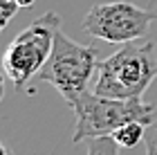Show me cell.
Returning a JSON list of instances; mask_svg holds the SVG:
<instances>
[{"mask_svg": "<svg viewBox=\"0 0 157 155\" xmlns=\"http://www.w3.org/2000/svg\"><path fill=\"white\" fill-rule=\"evenodd\" d=\"M157 79V52L151 41L126 43L108 59L99 61L94 92L115 99H141Z\"/></svg>", "mask_w": 157, "mask_h": 155, "instance_id": "cell-1", "label": "cell"}, {"mask_svg": "<svg viewBox=\"0 0 157 155\" xmlns=\"http://www.w3.org/2000/svg\"><path fill=\"white\" fill-rule=\"evenodd\" d=\"M144 144H146V155H157V112L151 122L146 124Z\"/></svg>", "mask_w": 157, "mask_h": 155, "instance_id": "cell-8", "label": "cell"}, {"mask_svg": "<svg viewBox=\"0 0 157 155\" xmlns=\"http://www.w3.org/2000/svg\"><path fill=\"white\" fill-rule=\"evenodd\" d=\"M34 2H36V0H18V5H20V7H32Z\"/></svg>", "mask_w": 157, "mask_h": 155, "instance_id": "cell-10", "label": "cell"}, {"mask_svg": "<svg viewBox=\"0 0 157 155\" xmlns=\"http://www.w3.org/2000/svg\"><path fill=\"white\" fill-rule=\"evenodd\" d=\"M2 155H11V153H9V151H7V149H5V146H2Z\"/></svg>", "mask_w": 157, "mask_h": 155, "instance_id": "cell-11", "label": "cell"}, {"mask_svg": "<svg viewBox=\"0 0 157 155\" xmlns=\"http://www.w3.org/2000/svg\"><path fill=\"white\" fill-rule=\"evenodd\" d=\"M121 146L117 144L115 137H97L88 142V155H119Z\"/></svg>", "mask_w": 157, "mask_h": 155, "instance_id": "cell-7", "label": "cell"}, {"mask_svg": "<svg viewBox=\"0 0 157 155\" xmlns=\"http://www.w3.org/2000/svg\"><path fill=\"white\" fill-rule=\"evenodd\" d=\"M153 20H157L155 11H148L126 0H115L90 7L83 18V32L112 45H126L144 38Z\"/></svg>", "mask_w": 157, "mask_h": 155, "instance_id": "cell-5", "label": "cell"}, {"mask_svg": "<svg viewBox=\"0 0 157 155\" xmlns=\"http://www.w3.org/2000/svg\"><path fill=\"white\" fill-rule=\"evenodd\" d=\"M59 32L61 16L56 11H45L11 38V43L2 54V68L5 74L13 81L16 90L25 88V83L38 76Z\"/></svg>", "mask_w": 157, "mask_h": 155, "instance_id": "cell-3", "label": "cell"}, {"mask_svg": "<svg viewBox=\"0 0 157 155\" xmlns=\"http://www.w3.org/2000/svg\"><path fill=\"white\" fill-rule=\"evenodd\" d=\"M72 112L76 117V128L72 135L74 144L90 142L97 137H110L121 126L130 122L148 124L155 117L157 108L141 99H115V97L97 95L85 90L72 101Z\"/></svg>", "mask_w": 157, "mask_h": 155, "instance_id": "cell-2", "label": "cell"}, {"mask_svg": "<svg viewBox=\"0 0 157 155\" xmlns=\"http://www.w3.org/2000/svg\"><path fill=\"white\" fill-rule=\"evenodd\" d=\"M18 9H20L18 0H0V27L2 29L9 25V20L16 16Z\"/></svg>", "mask_w": 157, "mask_h": 155, "instance_id": "cell-9", "label": "cell"}, {"mask_svg": "<svg viewBox=\"0 0 157 155\" xmlns=\"http://www.w3.org/2000/svg\"><path fill=\"white\" fill-rule=\"evenodd\" d=\"M144 135H146V124L144 122H130V124L121 126L119 130H115L112 137L117 139V144L121 149H132L139 142H144Z\"/></svg>", "mask_w": 157, "mask_h": 155, "instance_id": "cell-6", "label": "cell"}, {"mask_svg": "<svg viewBox=\"0 0 157 155\" xmlns=\"http://www.w3.org/2000/svg\"><path fill=\"white\" fill-rule=\"evenodd\" d=\"M99 68V50L94 45L76 43L63 32L56 34L54 47L36 79L54 86L61 97L72 106L78 95L88 90L92 74Z\"/></svg>", "mask_w": 157, "mask_h": 155, "instance_id": "cell-4", "label": "cell"}]
</instances>
